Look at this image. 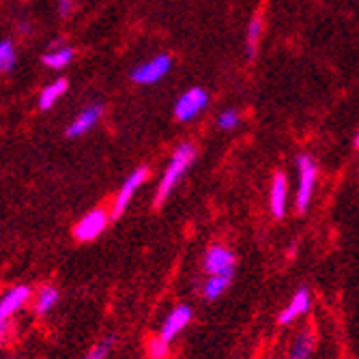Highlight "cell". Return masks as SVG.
<instances>
[{
  "mask_svg": "<svg viewBox=\"0 0 359 359\" xmlns=\"http://www.w3.org/2000/svg\"><path fill=\"white\" fill-rule=\"evenodd\" d=\"M260 37H263V20H260V15H254L252 22L248 24V30H245V50H248V58H254V56H256Z\"/></svg>",
  "mask_w": 359,
  "mask_h": 359,
  "instance_id": "cell-15",
  "label": "cell"
},
{
  "mask_svg": "<svg viewBox=\"0 0 359 359\" xmlns=\"http://www.w3.org/2000/svg\"><path fill=\"white\" fill-rule=\"evenodd\" d=\"M207 276H233L235 273V254L224 245H211L205 254Z\"/></svg>",
  "mask_w": 359,
  "mask_h": 359,
  "instance_id": "cell-7",
  "label": "cell"
},
{
  "mask_svg": "<svg viewBox=\"0 0 359 359\" xmlns=\"http://www.w3.org/2000/svg\"><path fill=\"white\" fill-rule=\"evenodd\" d=\"M312 348H314V334H312V330H304L295 338V344H292V351H290V359H308L312 355Z\"/></svg>",
  "mask_w": 359,
  "mask_h": 359,
  "instance_id": "cell-17",
  "label": "cell"
},
{
  "mask_svg": "<svg viewBox=\"0 0 359 359\" xmlns=\"http://www.w3.org/2000/svg\"><path fill=\"white\" fill-rule=\"evenodd\" d=\"M231 282H233V276H209V280L205 282V297L209 302L222 297L226 288L231 286Z\"/></svg>",
  "mask_w": 359,
  "mask_h": 359,
  "instance_id": "cell-18",
  "label": "cell"
},
{
  "mask_svg": "<svg viewBox=\"0 0 359 359\" xmlns=\"http://www.w3.org/2000/svg\"><path fill=\"white\" fill-rule=\"evenodd\" d=\"M147 179H149V168H147V166L136 168L132 175H129V177L125 179L123 187L118 189L116 201H114V205H112L110 219H118V217L125 213V209L129 207V203H132V198H134V194L142 187V183H144Z\"/></svg>",
  "mask_w": 359,
  "mask_h": 359,
  "instance_id": "cell-5",
  "label": "cell"
},
{
  "mask_svg": "<svg viewBox=\"0 0 359 359\" xmlns=\"http://www.w3.org/2000/svg\"><path fill=\"white\" fill-rule=\"evenodd\" d=\"M310 310V292H308V288H299L297 292H295V297H292L290 302H288V306L280 312V318H278V323L280 325H290L292 320H297L302 314H306Z\"/></svg>",
  "mask_w": 359,
  "mask_h": 359,
  "instance_id": "cell-11",
  "label": "cell"
},
{
  "mask_svg": "<svg viewBox=\"0 0 359 359\" xmlns=\"http://www.w3.org/2000/svg\"><path fill=\"white\" fill-rule=\"evenodd\" d=\"M30 295H32V290L24 284L7 290L5 295L0 297V320H9L18 310H22V306L28 304Z\"/></svg>",
  "mask_w": 359,
  "mask_h": 359,
  "instance_id": "cell-8",
  "label": "cell"
},
{
  "mask_svg": "<svg viewBox=\"0 0 359 359\" xmlns=\"http://www.w3.org/2000/svg\"><path fill=\"white\" fill-rule=\"evenodd\" d=\"M196 159V149L194 144H181L177 147V151L172 153V159L170 164L166 166V172L159 181V187H157V194H155V207H161L166 203V198L170 196V191L177 187V183L183 179V175L187 172V168L194 164Z\"/></svg>",
  "mask_w": 359,
  "mask_h": 359,
  "instance_id": "cell-1",
  "label": "cell"
},
{
  "mask_svg": "<svg viewBox=\"0 0 359 359\" xmlns=\"http://www.w3.org/2000/svg\"><path fill=\"white\" fill-rule=\"evenodd\" d=\"M72 60H74V50L72 48H54V50L46 52L43 58H41V62L50 69H62V67H67Z\"/></svg>",
  "mask_w": 359,
  "mask_h": 359,
  "instance_id": "cell-14",
  "label": "cell"
},
{
  "mask_svg": "<svg viewBox=\"0 0 359 359\" xmlns=\"http://www.w3.org/2000/svg\"><path fill=\"white\" fill-rule=\"evenodd\" d=\"M5 336H7V320H0V344H3Z\"/></svg>",
  "mask_w": 359,
  "mask_h": 359,
  "instance_id": "cell-24",
  "label": "cell"
},
{
  "mask_svg": "<svg viewBox=\"0 0 359 359\" xmlns=\"http://www.w3.org/2000/svg\"><path fill=\"white\" fill-rule=\"evenodd\" d=\"M191 316H194V312H191L187 306H179V308H175V310L168 314V318L164 320V327H161L159 338H161V340H166V342L175 340V338H177L185 327H187V323L191 320Z\"/></svg>",
  "mask_w": 359,
  "mask_h": 359,
  "instance_id": "cell-10",
  "label": "cell"
},
{
  "mask_svg": "<svg viewBox=\"0 0 359 359\" xmlns=\"http://www.w3.org/2000/svg\"><path fill=\"white\" fill-rule=\"evenodd\" d=\"M209 104V95L207 90L198 88V86H194L189 90H185L177 104H175V116L177 121H191L194 116H198Z\"/></svg>",
  "mask_w": 359,
  "mask_h": 359,
  "instance_id": "cell-6",
  "label": "cell"
},
{
  "mask_svg": "<svg viewBox=\"0 0 359 359\" xmlns=\"http://www.w3.org/2000/svg\"><path fill=\"white\" fill-rule=\"evenodd\" d=\"M110 224V213L106 209H93L90 213H86L74 228V237L80 243H88L100 237Z\"/></svg>",
  "mask_w": 359,
  "mask_h": 359,
  "instance_id": "cell-3",
  "label": "cell"
},
{
  "mask_svg": "<svg viewBox=\"0 0 359 359\" xmlns=\"http://www.w3.org/2000/svg\"><path fill=\"white\" fill-rule=\"evenodd\" d=\"M56 302H58V290L54 288V286H43V288H39V292H37V297H35V304H32V310H35V314H46L48 310H52L54 306H56Z\"/></svg>",
  "mask_w": 359,
  "mask_h": 359,
  "instance_id": "cell-16",
  "label": "cell"
},
{
  "mask_svg": "<svg viewBox=\"0 0 359 359\" xmlns=\"http://www.w3.org/2000/svg\"><path fill=\"white\" fill-rule=\"evenodd\" d=\"M172 69V58L168 54H159L142 65H138V67L132 72V80L136 84H155L159 80H164Z\"/></svg>",
  "mask_w": 359,
  "mask_h": 359,
  "instance_id": "cell-4",
  "label": "cell"
},
{
  "mask_svg": "<svg viewBox=\"0 0 359 359\" xmlns=\"http://www.w3.org/2000/svg\"><path fill=\"white\" fill-rule=\"evenodd\" d=\"M65 90H67V80H65V78L50 82V84L41 90V95H39V108H41V110H50V108L60 100V97L65 95Z\"/></svg>",
  "mask_w": 359,
  "mask_h": 359,
  "instance_id": "cell-13",
  "label": "cell"
},
{
  "mask_svg": "<svg viewBox=\"0 0 359 359\" xmlns=\"http://www.w3.org/2000/svg\"><path fill=\"white\" fill-rule=\"evenodd\" d=\"M147 353H149L151 359H166L168 357V342L161 340L159 336L151 338L149 344H147Z\"/></svg>",
  "mask_w": 359,
  "mask_h": 359,
  "instance_id": "cell-21",
  "label": "cell"
},
{
  "mask_svg": "<svg viewBox=\"0 0 359 359\" xmlns=\"http://www.w3.org/2000/svg\"><path fill=\"white\" fill-rule=\"evenodd\" d=\"M297 172H299V185H297V211L304 213L312 201V194L318 179V168L310 155L297 157Z\"/></svg>",
  "mask_w": 359,
  "mask_h": 359,
  "instance_id": "cell-2",
  "label": "cell"
},
{
  "mask_svg": "<svg viewBox=\"0 0 359 359\" xmlns=\"http://www.w3.org/2000/svg\"><path fill=\"white\" fill-rule=\"evenodd\" d=\"M239 123H241V114L237 110H224L217 116V127L224 129V132H231V129L239 127Z\"/></svg>",
  "mask_w": 359,
  "mask_h": 359,
  "instance_id": "cell-20",
  "label": "cell"
},
{
  "mask_svg": "<svg viewBox=\"0 0 359 359\" xmlns=\"http://www.w3.org/2000/svg\"><path fill=\"white\" fill-rule=\"evenodd\" d=\"M15 62H18V52H15V46L5 39V41H0V72H11L15 67Z\"/></svg>",
  "mask_w": 359,
  "mask_h": 359,
  "instance_id": "cell-19",
  "label": "cell"
},
{
  "mask_svg": "<svg viewBox=\"0 0 359 359\" xmlns=\"http://www.w3.org/2000/svg\"><path fill=\"white\" fill-rule=\"evenodd\" d=\"M286 201H288V181L282 172L273 177L271 183V194H269V203H271V213L280 219L286 213Z\"/></svg>",
  "mask_w": 359,
  "mask_h": 359,
  "instance_id": "cell-12",
  "label": "cell"
},
{
  "mask_svg": "<svg viewBox=\"0 0 359 359\" xmlns=\"http://www.w3.org/2000/svg\"><path fill=\"white\" fill-rule=\"evenodd\" d=\"M112 346H114V338L110 336V338L102 340L97 346H93V348L86 353V357H84V359H106V357H108V353L112 351Z\"/></svg>",
  "mask_w": 359,
  "mask_h": 359,
  "instance_id": "cell-22",
  "label": "cell"
},
{
  "mask_svg": "<svg viewBox=\"0 0 359 359\" xmlns=\"http://www.w3.org/2000/svg\"><path fill=\"white\" fill-rule=\"evenodd\" d=\"M102 114H104V106H100V104H95V106H90V108H86V110H82L74 121H72V125L67 127V138H80V136H84L86 132H90V129L97 125V121L102 118Z\"/></svg>",
  "mask_w": 359,
  "mask_h": 359,
  "instance_id": "cell-9",
  "label": "cell"
},
{
  "mask_svg": "<svg viewBox=\"0 0 359 359\" xmlns=\"http://www.w3.org/2000/svg\"><path fill=\"white\" fill-rule=\"evenodd\" d=\"M56 7H58V13H60V18H67V15L74 11V0H58Z\"/></svg>",
  "mask_w": 359,
  "mask_h": 359,
  "instance_id": "cell-23",
  "label": "cell"
}]
</instances>
